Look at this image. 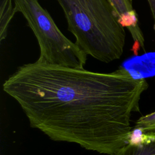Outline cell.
<instances>
[{
    "mask_svg": "<svg viewBox=\"0 0 155 155\" xmlns=\"http://www.w3.org/2000/svg\"><path fill=\"white\" fill-rule=\"evenodd\" d=\"M13 0H1L0 5V41L5 39L10 23L13 18L15 11Z\"/></svg>",
    "mask_w": 155,
    "mask_h": 155,
    "instance_id": "obj_6",
    "label": "cell"
},
{
    "mask_svg": "<svg viewBox=\"0 0 155 155\" xmlns=\"http://www.w3.org/2000/svg\"><path fill=\"white\" fill-rule=\"evenodd\" d=\"M142 132H155V111L140 117L136 122L135 128Z\"/></svg>",
    "mask_w": 155,
    "mask_h": 155,
    "instance_id": "obj_7",
    "label": "cell"
},
{
    "mask_svg": "<svg viewBox=\"0 0 155 155\" xmlns=\"http://www.w3.org/2000/svg\"><path fill=\"white\" fill-rule=\"evenodd\" d=\"M76 45L87 54L108 63L122 55L126 34L108 0H57Z\"/></svg>",
    "mask_w": 155,
    "mask_h": 155,
    "instance_id": "obj_2",
    "label": "cell"
},
{
    "mask_svg": "<svg viewBox=\"0 0 155 155\" xmlns=\"http://www.w3.org/2000/svg\"><path fill=\"white\" fill-rule=\"evenodd\" d=\"M112 5L119 22L130 31L133 41V51L137 54L139 47L144 48V38L139 26L137 15L131 0H108Z\"/></svg>",
    "mask_w": 155,
    "mask_h": 155,
    "instance_id": "obj_4",
    "label": "cell"
},
{
    "mask_svg": "<svg viewBox=\"0 0 155 155\" xmlns=\"http://www.w3.org/2000/svg\"><path fill=\"white\" fill-rule=\"evenodd\" d=\"M16 12L22 14L35 35L40 48L38 62L84 68L87 55L60 31L38 0H14Z\"/></svg>",
    "mask_w": 155,
    "mask_h": 155,
    "instance_id": "obj_3",
    "label": "cell"
},
{
    "mask_svg": "<svg viewBox=\"0 0 155 155\" xmlns=\"http://www.w3.org/2000/svg\"><path fill=\"white\" fill-rule=\"evenodd\" d=\"M114 155H155V132L134 128L128 142Z\"/></svg>",
    "mask_w": 155,
    "mask_h": 155,
    "instance_id": "obj_5",
    "label": "cell"
},
{
    "mask_svg": "<svg viewBox=\"0 0 155 155\" xmlns=\"http://www.w3.org/2000/svg\"><path fill=\"white\" fill-rule=\"evenodd\" d=\"M149 4L154 20V29L155 30V0H147Z\"/></svg>",
    "mask_w": 155,
    "mask_h": 155,
    "instance_id": "obj_8",
    "label": "cell"
},
{
    "mask_svg": "<svg viewBox=\"0 0 155 155\" xmlns=\"http://www.w3.org/2000/svg\"><path fill=\"white\" fill-rule=\"evenodd\" d=\"M2 87L30 126L51 140L114 155L128 142L131 115L148 84L122 67L99 73L36 61L19 67Z\"/></svg>",
    "mask_w": 155,
    "mask_h": 155,
    "instance_id": "obj_1",
    "label": "cell"
}]
</instances>
